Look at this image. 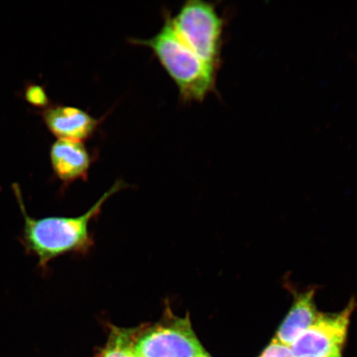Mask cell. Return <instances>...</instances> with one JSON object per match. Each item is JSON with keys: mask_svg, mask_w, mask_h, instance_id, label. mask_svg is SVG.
Instances as JSON below:
<instances>
[{"mask_svg": "<svg viewBox=\"0 0 357 357\" xmlns=\"http://www.w3.org/2000/svg\"><path fill=\"white\" fill-rule=\"evenodd\" d=\"M125 183L118 181L101 196L88 211L78 217H31L26 211L25 204L19 186L13 185L16 199L24 218V227L20 243L28 255L38 259V266L46 272L50 262L66 254L86 255L93 245L89 223L100 215L105 203L112 195L125 187Z\"/></svg>", "mask_w": 357, "mask_h": 357, "instance_id": "obj_1", "label": "cell"}, {"mask_svg": "<svg viewBox=\"0 0 357 357\" xmlns=\"http://www.w3.org/2000/svg\"><path fill=\"white\" fill-rule=\"evenodd\" d=\"M130 43L153 52L176 84L181 101H203L215 87L218 68L201 59L181 41L172 28L169 12H165L162 29L153 38L131 39Z\"/></svg>", "mask_w": 357, "mask_h": 357, "instance_id": "obj_2", "label": "cell"}, {"mask_svg": "<svg viewBox=\"0 0 357 357\" xmlns=\"http://www.w3.org/2000/svg\"><path fill=\"white\" fill-rule=\"evenodd\" d=\"M134 349L139 357L208 356L192 328L189 314L181 318L168 305L159 322L141 326Z\"/></svg>", "mask_w": 357, "mask_h": 357, "instance_id": "obj_3", "label": "cell"}, {"mask_svg": "<svg viewBox=\"0 0 357 357\" xmlns=\"http://www.w3.org/2000/svg\"><path fill=\"white\" fill-rule=\"evenodd\" d=\"M169 21L178 37L201 59L218 68L222 21L211 3L189 0Z\"/></svg>", "mask_w": 357, "mask_h": 357, "instance_id": "obj_4", "label": "cell"}, {"mask_svg": "<svg viewBox=\"0 0 357 357\" xmlns=\"http://www.w3.org/2000/svg\"><path fill=\"white\" fill-rule=\"evenodd\" d=\"M356 303L351 301L338 314H320L316 322L290 347L294 357L327 356L341 354L351 316Z\"/></svg>", "mask_w": 357, "mask_h": 357, "instance_id": "obj_5", "label": "cell"}, {"mask_svg": "<svg viewBox=\"0 0 357 357\" xmlns=\"http://www.w3.org/2000/svg\"><path fill=\"white\" fill-rule=\"evenodd\" d=\"M43 122L57 139L84 142L91 138L105 118L92 117L73 106L52 105L42 111Z\"/></svg>", "mask_w": 357, "mask_h": 357, "instance_id": "obj_6", "label": "cell"}, {"mask_svg": "<svg viewBox=\"0 0 357 357\" xmlns=\"http://www.w3.org/2000/svg\"><path fill=\"white\" fill-rule=\"evenodd\" d=\"M50 160L53 173L63 189L75 181H86L93 156L83 142L57 139L52 145Z\"/></svg>", "mask_w": 357, "mask_h": 357, "instance_id": "obj_7", "label": "cell"}, {"mask_svg": "<svg viewBox=\"0 0 357 357\" xmlns=\"http://www.w3.org/2000/svg\"><path fill=\"white\" fill-rule=\"evenodd\" d=\"M314 289L300 294L281 324L276 340L291 347L294 342L314 324L320 315L314 302Z\"/></svg>", "mask_w": 357, "mask_h": 357, "instance_id": "obj_8", "label": "cell"}, {"mask_svg": "<svg viewBox=\"0 0 357 357\" xmlns=\"http://www.w3.org/2000/svg\"><path fill=\"white\" fill-rule=\"evenodd\" d=\"M108 342L101 351L100 357H139L135 352V343L140 327L122 328L110 325Z\"/></svg>", "mask_w": 357, "mask_h": 357, "instance_id": "obj_9", "label": "cell"}, {"mask_svg": "<svg viewBox=\"0 0 357 357\" xmlns=\"http://www.w3.org/2000/svg\"><path fill=\"white\" fill-rule=\"evenodd\" d=\"M24 100L29 105L36 108L46 109L51 106V101L49 99L46 89L39 84L29 83L26 84L24 91Z\"/></svg>", "mask_w": 357, "mask_h": 357, "instance_id": "obj_10", "label": "cell"}, {"mask_svg": "<svg viewBox=\"0 0 357 357\" xmlns=\"http://www.w3.org/2000/svg\"><path fill=\"white\" fill-rule=\"evenodd\" d=\"M260 357H294L291 348L274 339Z\"/></svg>", "mask_w": 357, "mask_h": 357, "instance_id": "obj_11", "label": "cell"}, {"mask_svg": "<svg viewBox=\"0 0 357 357\" xmlns=\"http://www.w3.org/2000/svg\"><path fill=\"white\" fill-rule=\"evenodd\" d=\"M301 357H318V356H301ZM321 357H341V354H334L329 355L327 356H321Z\"/></svg>", "mask_w": 357, "mask_h": 357, "instance_id": "obj_12", "label": "cell"}, {"mask_svg": "<svg viewBox=\"0 0 357 357\" xmlns=\"http://www.w3.org/2000/svg\"><path fill=\"white\" fill-rule=\"evenodd\" d=\"M205 357H211V356H209V355H208V356H205Z\"/></svg>", "mask_w": 357, "mask_h": 357, "instance_id": "obj_13", "label": "cell"}]
</instances>
